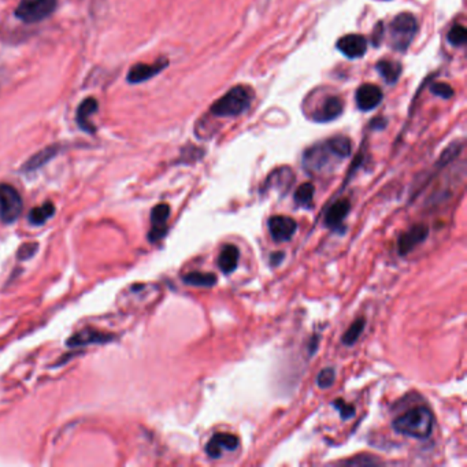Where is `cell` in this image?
I'll return each instance as SVG.
<instances>
[{
    "instance_id": "1",
    "label": "cell",
    "mask_w": 467,
    "mask_h": 467,
    "mask_svg": "<svg viewBox=\"0 0 467 467\" xmlns=\"http://www.w3.org/2000/svg\"><path fill=\"white\" fill-rule=\"evenodd\" d=\"M352 151V143L345 136H337L306 149L303 154V168L310 174H323L335 170Z\"/></svg>"
},
{
    "instance_id": "2",
    "label": "cell",
    "mask_w": 467,
    "mask_h": 467,
    "mask_svg": "<svg viewBox=\"0 0 467 467\" xmlns=\"http://www.w3.org/2000/svg\"><path fill=\"white\" fill-rule=\"evenodd\" d=\"M392 426L394 432L399 435L423 440L428 439L433 432L435 416L430 409L418 406L394 419Z\"/></svg>"
},
{
    "instance_id": "3",
    "label": "cell",
    "mask_w": 467,
    "mask_h": 467,
    "mask_svg": "<svg viewBox=\"0 0 467 467\" xmlns=\"http://www.w3.org/2000/svg\"><path fill=\"white\" fill-rule=\"evenodd\" d=\"M255 98L252 88L247 85L233 87L228 94L218 99L210 108L216 117L232 118L242 116L251 107Z\"/></svg>"
},
{
    "instance_id": "4",
    "label": "cell",
    "mask_w": 467,
    "mask_h": 467,
    "mask_svg": "<svg viewBox=\"0 0 467 467\" xmlns=\"http://www.w3.org/2000/svg\"><path fill=\"white\" fill-rule=\"evenodd\" d=\"M418 30L417 20L410 13L396 15L390 27L391 44L396 51H406L413 43Z\"/></svg>"
},
{
    "instance_id": "5",
    "label": "cell",
    "mask_w": 467,
    "mask_h": 467,
    "mask_svg": "<svg viewBox=\"0 0 467 467\" xmlns=\"http://www.w3.org/2000/svg\"><path fill=\"white\" fill-rule=\"evenodd\" d=\"M56 0H21L15 8V17L25 24H37L55 11Z\"/></svg>"
},
{
    "instance_id": "6",
    "label": "cell",
    "mask_w": 467,
    "mask_h": 467,
    "mask_svg": "<svg viewBox=\"0 0 467 467\" xmlns=\"http://www.w3.org/2000/svg\"><path fill=\"white\" fill-rule=\"evenodd\" d=\"M23 197L18 191L8 184H0V220L3 223L17 221L23 213Z\"/></svg>"
},
{
    "instance_id": "7",
    "label": "cell",
    "mask_w": 467,
    "mask_h": 467,
    "mask_svg": "<svg viewBox=\"0 0 467 467\" xmlns=\"http://www.w3.org/2000/svg\"><path fill=\"white\" fill-rule=\"evenodd\" d=\"M170 218V206L161 203L155 206L151 211V229L148 232V240L151 243H158L168 233V221Z\"/></svg>"
},
{
    "instance_id": "8",
    "label": "cell",
    "mask_w": 467,
    "mask_h": 467,
    "mask_svg": "<svg viewBox=\"0 0 467 467\" xmlns=\"http://www.w3.org/2000/svg\"><path fill=\"white\" fill-rule=\"evenodd\" d=\"M429 235V228L425 223H417L411 226L409 230L403 232L397 240V252L404 256L409 255L416 247L426 240Z\"/></svg>"
},
{
    "instance_id": "9",
    "label": "cell",
    "mask_w": 467,
    "mask_h": 467,
    "mask_svg": "<svg viewBox=\"0 0 467 467\" xmlns=\"http://www.w3.org/2000/svg\"><path fill=\"white\" fill-rule=\"evenodd\" d=\"M268 226H269L271 239L277 243L289 242L295 236L296 230H297V222L287 216L271 217L268 222Z\"/></svg>"
},
{
    "instance_id": "10",
    "label": "cell",
    "mask_w": 467,
    "mask_h": 467,
    "mask_svg": "<svg viewBox=\"0 0 467 467\" xmlns=\"http://www.w3.org/2000/svg\"><path fill=\"white\" fill-rule=\"evenodd\" d=\"M169 65V61L166 58H161L158 59L155 63H137L135 66L130 68V70L127 72L126 80L130 84H140L148 81L149 78L158 75L161 72H163Z\"/></svg>"
},
{
    "instance_id": "11",
    "label": "cell",
    "mask_w": 467,
    "mask_h": 467,
    "mask_svg": "<svg viewBox=\"0 0 467 467\" xmlns=\"http://www.w3.org/2000/svg\"><path fill=\"white\" fill-rule=\"evenodd\" d=\"M239 437L230 433H217L214 435L210 442L206 445V452L210 458L218 459L221 458L222 454L226 452H233L239 448Z\"/></svg>"
},
{
    "instance_id": "12",
    "label": "cell",
    "mask_w": 467,
    "mask_h": 467,
    "mask_svg": "<svg viewBox=\"0 0 467 467\" xmlns=\"http://www.w3.org/2000/svg\"><path fill=\"white\" fill-rule=\"evenodd\" d=\"M337 49L349 59L362 58L368 51V40L361 35H347L339 39Z\"/></svg>"
},
{
    "instance_id": "13",
    "label": "cell",
    "mask_w": 467,
    "mask_h": 467,
    "mask_svg": "<svg viewBox=\"0 0 467 467\" xmlns=\"http://www.w3.org/2000/svg\"><path fill=\"white\" fill-rule=\"evenodd\" d=\"M113 339H114L113 335L103 333V332L92 329V328H87V329L73 335L68 340L66 344L72 347V348H77V347H85V345L104 344V343L111 342Z\"/></svg>"
},
{
    "instance_id": "14",
    "label": "cell",
    "mask_w": 467,
    "mask_h": 467,
    "mask_svg": "<svg viewBox=\"0 0 467 467\" xmlns=\"http://www.w3.org/2000/svg\"><path fill=\"white\" fill-rule=\"evenodd\" d=\"M356 104L362 111H370L378 107L382 101V91L374 84H365L356 91Z\"/></svg>"
},
{
    "instance_id": "15",
    "label": "cell",
    "mask_w": 467,
    "mask_h": 467,
    "mask_svg": "<svg viewBox=\"0 0 467 467\" xmlns=\"http://www.w3.org/2000/svg\"><path fill=\"white\" fill-rule=\"evenodd\" d=\"M98 108V101L95 98H87L81 101V104L77 108V117H75L77 125L80 126L81 130H84L87 133H91V135H95L96 127L91 121V117L94 114H96Z\"/></svg>"
},
{
    "instance_id": "16",
    "label": "cell",
    "mask_w": 467,
    "mask_h": 467,
    "mask_svg": "<svg viewBox=\"0 0 467 467\" xmlns=\"http://www.w3.org/2000/svg\"><path fill=\"white\" fill-rule=\"evenodd\" d=\"M344 103L339 96H329L325 99L323 103L317 108L313 118L317 123H330L339 118L343 114Z\"/></svg>"
},
{
    "instance_id": "17",
    "label": "cell",
    "mask_w": 467,
    "mask_h": 467,
    "mask_svg": "<svg viewBox=\"0 0 467 467\" xmlns=\"http://www.w3.org/2000/svg\"><path fill=\"white\" fill-rule=\"evenodd\" d=\"M349 210H351V203L348 199H339L336 200L328 210L326 216H325V225L330 229H336L339 228L345 218L349 214Z\"/></svg>"
},
{
    "instance_id": "18",
    "label": "cell",
    "mask_w": 467,
    "mask_h": 467,
    "mask_svg": "<svg viewBox=\"0 0 467 467\" xmlns=\"http://www.w3.org/2000/svg\"><path fill=\"white\" fill-rule=\"evenodd\" d=\"M294 172L289 168H281L271 173L266 180L265 187L269 189H278L281 192H287L289 187L294 184Z\"/></svg>"
},
{
    "instance_id": "19",
    "label": "cell",
    "mask_w": 467,
    "mask_h": 467,
    "mask_svg": "<svg viewBox=\"0 0 467 467\" xmlns=\"http://www.w3.org/2000/svg\"><path fill=\"white\" fill-rule=\"evenodd\" d=\"M239 256L240 251L237 247L228 244L222 248L221 254L218 256V268L223 274H232L236 270L239 265Z\"/></svg>"
},
{
    "instance_id": "20",
    "label": "cell",
    "mask_w": 467,
    "mask_h": 467,
    "mask_svg": "<svg viewBox=\"0 0 467 467\" xmlns=\"http://www.w3.org/2000/svg\"><path fill=\"white\" fill-rule=\"evenodd\" d=\"M59 148L58 146H51V147L44 148L40 152H37L36 155H33L23 168L25 172H33L42 166H44L47 162H49L56 154H58Z\"/></svg>"
},
{
    "instance_id": "21",
    "label": "cell",
    "mask_w": 467,
    "mask_h": 467,
    "mask_svg": "<svg viewBox=\"0 0 467 467\" xmlns=\"http://www.w3.org/2000/svg\"><path fill=\"white\" fill-rule=\"evenodd\" d=\"M182 281L192 287L200 288H211L217 284V277L213 273H201V271H192L182 277Z\"/></svg>"
},
{
    "instance_id": "22",
    "label": "cell",
    "mask_w": 467,
    "mask_h": 467,
    "mask_svg": "<svg viewBox=\"0 0 467 467\" xmlns=\"http://www.w3.org/2000/svg\"><path fill=\"white\" fill-rule=\"evenodd\" d=\"M55 213V206L52 201H46L40 207H35L29 211V222L35 226L44 225Z\"/></svg>"
},
{
    "instance_id": "23",
    "label": "cell",
    "mask_w": 467,
    "mask_h": 467,
    "mask_svg": "<svg viewBox=\"0 0 467 467\" xmlns=\"http://www.w3.org/2000/svg\"><path fill=\"white\" fill-rule=\"evenodd\" d=\"M365 328H366V320L363 317L354 320L343 335V339H342L343 344L347 345V347H352L359 340V337L362 336Z\"/></svg>"
},
{
    "instance_id": "24",
    "label": "cell",
    "mask_w": 467,
    "mask_h": 467,
    "mask_svg": "<svg viewBox=\"0 0 467 467\" xmlns=\"http://www.w3.org/2000/svg\"><path fill=\"white\" fill-rule=\"evenodd\" d=\"M377 70L388 84H394L401 74V66L394 61H381L377 63Z\"/></svg>"
},
{
    "instance_id": "25",
    "label": "cell",
    "mask_w": 467,
    "mask_h": 467,
    "mask_svg": "<svg viewBox=\"0 0 467 467\" xmlns=\"http://www.w3.org/2000/svg\"><path fill=\"white\" fill-rule=\"evenodd\" d=\"M314 192H316V189H314V185L311 182H306V184L300 185L295 192L296 204L310 208L311 204H313Z\"/></svg>"
},
{
    "instance_id": "26",
    "label": "cell",
    "mask_w": 467,
    "mask_h": 467,
    "mask_svg": "<svg viewBox=\"0 0 467 467\" xmlns=\"http://www.w3.org/2000/svg\"><path fill=\"white\" fill-rule=\"evenodd\" d=\"M448 42L454 47H461L467 42V30L463 25H455L448 33Z\"/></svg>"
},
{
    "instance_id": "27",
    "label": "cell",
    "mask_w": 467,
    "mask_h": 467,
    "mask_svg": "<svg viewBox=\"0 0 467 467\" xmlns=\"http://www.w3.org/2000/svg\"><path fill=\"white\" fill-rule=\"evenodd\" d=\"M335 381H336V371L332 368L322 370L317 377V384L320 390H329L330 387H333Z\"/></svg>"
},
{
    "instance_id": "28",
    "label": "cell",
    "mask_w": 467,
    "mask_h": 467,
    "mask_svg": "<svg viewBox=\"0 0 467 467\" xmlns=\"http://www.w3.org/2000/svg\"><path fill=\"white\" fill-rule=\"evenodd\" d=\"M430 91H432L435 95H437V96H440V98L443 99H449L454 96V89H452V87L448 85V84H445V82H436V84H433V85L430 87Z\"/></svg>"
},
{
    "instance_id": "29",
    "label": "cell",
    "mask_w": 467,
    "mask_h": 467,
    "mask_svg": "<svg viewBox=\"0 0 467 467\" xmlns=\"http://www.w3.org/2000/svg\"><path fill=\"white\" fill-rule=\"evenodd\" d=\"M333 406L337 409V411L340 413V416H342V418L343 419L352 418V417L355 416V409H354V406L347 404L344 400H342V399L335 400V401H333Z\"/></svg>"
},
{
    "instance_id": "30",
    "label": "cell",
    "mask_w": 467,
    "mask_h": 467,
    "mask_svg": "<svg viewBox=\"0 0 467 467\" xmlns=\"http://www.w3.org/2000/svg\"><path fill=\"white\" fill-rule=\"evenodd\" d=\"M36 251H37V244H35V243H27V244H24V246L20 248V251H18V258L23 259V261H26V259H29L30 256H33Z\"/></svg>"
},
{
    "instance_id": "31",
    "label": "cell",
    "mask_w": 467,
    "mask_h": 467,
    "mask_svg": "<svg viewBox=\"0 0 467 467\" xmlns=\"http://www.w3.org/2000/svg\"><path fill=\"white\" fill-rule=\"evenodd\" d=\"M461 152V147L458 144H452L451 147L448 148L442 156V163H448L449 161H452L455 156H458V154Z\"/></svg>"
},
{
    "instance_id": "32",
    "label": "cell",
    "mask_w": 467,
    "mask_h": 467,
    "mask_svg": "<svg viewBox=\"0 0 467 467\" xmlns=\"http://www.w3.org/2000/svg\"><path fill=\"white\" fill-rule=\"evenodd\" d=\"M347 463H348V465H375V463H378V461H375L373 456L365 458V459H362V456H359V458H355V459L348 461Z\"/></svg>"
},
{
    "instance_id": "33",
    "label": "cell",
    "mask_w": 467,
    "mask_h": 467,
    "mask_svg": "<svg viewBox=\"0 0 467 467\" xmlns=\"http://www.w3.org/2000/svg\"><path fill=\"white\" fill-rule=\"evenodd\" d=\"M382 35H384V26H382V23H378L377 26H375V30H374V36H373V44L375 47L381 43Z\"/></svg>"
},
{
    "instance_id": "34",
    "label": "cell",
    "mask_w": 467,
    "mask_h": 467,
    "mask_svg": "<svg viewBox=\"0 0 467 467\" xmlns=\"http://www.w3.org/2000/svg\"><path fill=\"white\" fill-rule=\"evenodd\" d=\"M282 258H284V254H281V252L273 254V255H271V259H274V261H271V265H273V266H277V265L282 261Z\"/></svg>"
}]
</instances>
